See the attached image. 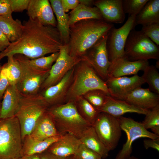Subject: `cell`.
I'll use <instances>...</instances> for the list:
<instances>
[{
    "mask_svg": "<svg viewBox=\"0 0 159 159\" xmlns=\"http://www.w3.org/2000/svg\"><path fill=\"white\" fill-rule=\"evenodd\" d=\"M22 24L21 37L0 52V61L5 57L18 54L34 59L59 52L60 47L64 45L56 27L44 25L29 18Z\"/></svg>",
    "mask_w": 159,
    "mask_h": 159,
    "instance_id": "1",
    "label": "cell"
},
{
    "mask_svg": "<svg viewBox=\"0 0 159 159\" xmlns=\"http://www.w3.org/2000/svg\"><path fill=\"white\" fill-rule=\"evenodd\" d=\"M113 26V24L104 19H95L81 20L70 26L69 38L66 44L69 54L74 58L81 59Z\"/></svg>",
    "mask_w": 159,
    "mask_h": 159,
    "instance_id": "2",
    "label": "cell"
},
{
    "mask_svg": "<svg viewBox=\"0 0 159 159\" xmlns=\"http://www.w3.org/2000/svg\"><path fill=\"white\" fill-rule=\"evenodd\" d=\"M47 112L53 118L59 133H69L80 139L84 132L92 126L79 113L74 100L49 107Z\"/></svg>",
    "mask_w": 159,
    "mask_h": 159,
    "instance_id": "3",
    "label": "cell"
},
{
    "mask_svg": "<svg viewBox=\"0 0 159 159\" xmlns=\"http://www.w3.org/2000/svg\"><path fill=\"white\" fill-rule=\"evenodd\" d=\"M97 89L102 90L109 94L105 82L99 76L89 64L81 61L74 67L65 102L74 100L77 97L83 96L87 92Z\"/></svg>",
    "mask_w": 159,
    "mask_h": 159,
    "instance_id": "4",
    "label": "cell"
},
{
    "mask_svg": "<svg viewBox=\"0 0 159 159\" xmlns=\"http://www.w3.org/2000/svg\"><path fill=\"white\" fill-rule=\"evenodd\" d=\"M21 95L15 116L19 121L23 140L26 136L30 134L38 120L49 106L40 92L29 96Z\"/></svg>",
    "mask_w": 159,
    "mask_h": 159,
    "instance_id": "5",
    "label": "cell"
},
{
    "mask_svg": "<svg viewBox=\"0 0 159 159\" xmlns=\"http://www.w3.org/2000/svg\"><path fill=\"white\" fill-rule=\"evenodd\" d=\"M22 140L16 117L0 119V159H18L21 157Z\"/></svg>",
    "mask_w": 159,
    "mask_h": 159,
    "instance_id": "6",
    "label": "cell"
},
{
    "mask_svg": "<svg viewBox=\"0 0 159 159\" xmlns=\"http://www.w3.org/2000/svg\"><path fill=\"white\" fill-rule=\"evenodd\" d=\"M125 58L129 61L159 60V47L141 32L132 29L125 46Z\"/></svg>",
    "mask_w": 159,
    "mask_h": 159,
    "instance_id": "7",
    "label": "cell"
},
{
    "mask_svg": "<svg viewBox=\"0 0 159 159\" xmlns=\"http://www.w3.org/2000/svg\"><path fill=\"white\" fill-rule=\"evenodd\" d=\"M14 56L19 62L22 70L21 78L15 85L19 94L27 96L40 93L50 70L42 71L32 67L29 63V59L24 55L18 54Z\"/></svg>",
    "mask_w": 159,
    "mask_h": 159,
    "instance_id": "8",
    "label": "cell"
},
{
    "mask_svg": "<svg viewBox=\"0 0 159 159\" xmlns=\"http://www.w3.org/2000/svg\"><path fill=\"white\" fill-rule=\"evenodd\" d=\"M92 126L100 140L110 151L116 148L122 135L118 118L100 112Z\"/></svg>",
    "mask_w": 159,
    "mask_h": 159,
    "instance_id": "9",
    "label": "cell"
},
{
    "mask_svg": "<svg viewBox=\"0 0 159 159\" xmlns=\"http://www.w3.org/2000/svg\"><path fill=\"white\" fill-rule=\"evenodd\" d=\"M118 118L121 130L126 133L127 140L115 159H127L129 158L132 151V143L136 140L141 138L154 139L159 137L146 129L142 122L122 116Z\"/></svg>",
    "mask_w": 159,
    "mask_h": 159,
    "instance_id": "10",
    "label": "cell"
},
{
    "mask_svg": "<svg viewBox=\"0 0 159 159\" xmlns=\"http://www.w3.org/2000/svg\"><path fill=\"white\" fill-rule=\"evenodd\" d=\"M108 34L100 38L81 58V61L89 64L105 82L108 78V70L111 63L107 48Z\"/></svg>",
    "mask_w": 159,
    "mask_h": 159,
    "instance_id": "11",
    "label": "cell"
},
{
    "mask_svg": "<svg viewBox=\"0 0 159 159\" xmlns=\"http://www.w3.org/2000/svg\"><path fill=\"white\" fill-rule=\"evenodd\" d=\"M136 16H128L125 23L121 27L114 26L109 31L107 41L109 59L110 62L119 58H125V46L131 30L135 27Z\"/></svg>",
    "mask_w": 159,
    "mask_h": 159,
    "instance_id": "12",
    "label": "cell"
},
{
    "mask_svg": "<svg viewBox=\"0 0 159 159\" xmlns=\"http://www.w3.org/2000/svg\"><path fill=\"white\" fill-rule=\"evenodd\" d=\"M59 53L48 76L42 85L41 92L57 83L69 71L81 61V59L74 58L69 54L66 45L60 47Z\"/></svg>",
    "mask_w": 159,
    "mask_h": 159,
    "instance_id": "13",
    "label": "cell"
},
{
    "mask_svg": "<svg viewBox=\"0 0 159 159\" xmlns=\"http://www.w3.org/2000/svg\"><path fill=\"white\" fill-rule=\"evenodd\" d=\"M105 82L109 94L115 98L127 94L145 83L142 77L137 74L130 77H108Z\"/></svg>",
    "mask_w": 159,
    "mask_h": 159,
    "instance_id": "14",
    "label": "cell"
},
{
    "mask_svg": "<svg viewBox=\"0 0 159 159\" xmlns=\"http://www.w3.org/2000/svg\"><path fill=\"white\" fill-rule=\"evenodd\" d=\"M74 67L69 71L57 83L40 92L49 107L65 102L72 80Z\"/></svg>",
    "mask_w": 159,
    "mask_h": 159,
    "instance_id": "15",
    "label": "cell"
},
{
    "mask_svg": "<svg viewBox=\"0 0 159 159\" xmlns=\"http://www.w3.org/2000/svg\"><path fill=\"white\" fill-rule=\"evenodd\" d=\"M116 99L125 101L140 108L148 110L159 105V95L148 88L141 87Z\"/></svg>",
    "mask_w": 159,
    "mask_h": 159,
    "instance_id": "16",
    "label": "cell"
},
{
    "mask_svg": "<svg viewBox=\"0 0 159 159\" xmlns=\"http://www.w3.org/2000/svg\"><path fill=\"white\" fill-rule=\"evenodd\" d=\"M27 10L29 19L37 20L44 25L57 26V20L49 1L30 0Z\"/></svg>",
    "mask_w": 159,
    "mask_h": 159,
    "instance_id": "17",
    "label": "cell"
},
{
    "mask_svg": "<svg viewBox=\"0 0 159 159\" xmlns=\"http://www.w3.org/2000/svg\"><path fill=\"white\" fill-rule=\"evenodd\" d=\"M108 70V77H117L137 74L149 65L148 61H129L125 58L116 59L112 62Z\"/></svg>",
    "mask_w": 159,
    "mask_h": 159,
    "instance_id": "18",
    "label": "cell"
},
{
    "mask_svg": "<svg viewBox=\"0 0 159 159\" xmlns=\"http://www.w3.org/2000/svg\"><path fill=\"white\" fill-rule=\"evenodd\" d=\"M93 4L99 10L103 19L112 24H122L125 18L122 0H98Z\"/></svg>",
    "mask_w": 159,
    "mask_h": 159,
    "instance_id": "19",
    "label": "cell"
},
{
    "mask_svg": "<svg viewBox=\"0 0 159 159\" xmlns=\"http://www.w3.org/2000/svg\"><path fill=\"white\" fill-rule=\"evenodd\" d=\"M148 110L143 109L127 101L118 99L108 95L104 105L99 110L118 118L127 113H136L145 115Z\"/></svg>",
    "mask_w": 159,
    "mask_h": 159,
    "instance_id": "20",
    "label": "cell"
},
{
    "mask_svg": "<svg viewBox=\"0 0 159 159\" xmlns=\"http://www.w3.org/2000/svg\"><path fill=\"white\" fill-rule=\"evenodd\" d=\"M81 143L79 139L71 134L67 133L52 144L46 151L58 156L67 158L75 155Z\"/></svg>",
    "mask_w": 159,
    "mask_h": 159,
    "instance_id": "21",
    "label": "cell"
},
{
    "mask_svg": "<svg viewBox=\"0 0 159 159\" xmlns=\"http://www.w3.org/2000/svg\"><path fill=\"white\" fill-rule=\"evenodd\" d=\"M29 135L35 140H42L61 135L57 131L52 117L46 111L38 120Z\"/></svg>",
    "mask_w": 159,
    "mask_h": 159,
    "instance_id": "22",
    "label": "cell"
},
{
    "mask_svg": "<svg viewBox=\"0 0 159 159\" xmlns=\"http://www.w3.org/2000/svg\"><path fill=\"white\" fill-rule=\"evenodd\" d=\"M21 97L16 86L10 85L5 91L2 98L0 119H6L15 116Z\"/></svg>",
    "mask_w": 159,
    "mask_h": 159,
    "instance_id": "23",
    "label": "cell"
},
{
    "mask_svg": "<svg viewBox=\"0 0 159 159\" xmlns=\"http://www.w3.org/2000/svg\"><path fill=\"white\" fill-rule=\"evenodd\" d=\"M62 136L38 140L33 139L29 135H27L22 140L21 156L40 154L46 151L52 144L59 140Z\"/></svg>",
    "mask_w": 159,
    "mask_h": 159,
    "instance_id": "24",
    "label": "cell"
},
{
    "mask_svg": "<svg viewBox=\"0 0 159 159\" xmlns=\"http://www.w3.org/2000/svg\"><path fill=\"white\" fill-rule=\"evenodd\" d=\"M49 1L56 17V27L64 44L66 45L68 42L69 36V14L64 11L61 0H50Z\"/></svg>",
    "mask_w": 159,
    "mask_h": 159,
    "instance_id": "25",
    "label": "cell"
},
{
    "mask_svg": "<svg viewBox=\"0 0 159 159\" xmlns=\"http://www.w3.org/2000/svg\"><path fill=\"white\" fill-rule=\"evenodd\" d=\"M159 23V0H149L135 17V25L143 26Z\"/></svg>",
    "mask_w": 159,
    "mask_h": 159,
    "instance_id": "26",
    "label": "cell"
},
{
    "mask_svg": "<svg viewBox=\"0 0 159 159\" xmlns=\"http://www.w3.org/2000/svg\"><path fill=\"white\" fill-rule=\"evenodd\" d=\"M80 139L82 143L99 154L102 159L108 156L110 151L101 142L92 126L84 132Z\"/></svg>",
    "mask_w": 159,
    "mask_h": 159,
    "instance_id": "27",
    "label": "cell"
},
{
    "mask_svg": "<svg viewBox=\"0 0 159 159\" xmlns=\"http://www.w3.org/2000/svg\"><path fill=\"white\" fill-rule=\"evenodd\" d=\"M23 24L18 19L0 16V30L11 42L18 40L23 30Z\"/></svg>",
    "mask_w": 159,
    "mask_h": 159,
    "instance_id": "28",
    "label": "cell"
},
{
    "mask_svg": "<svg viewBox=\"0 0 159 159\" xmlns=\"http://www.w3.org/2000/svg\"><path fill=\"white\" fill-rule=\"evenodd\" d=\"M68 14L69 26L84 19H103L99 10L97 7L87 6L81 4H79Z\"/></svg>",
    "mask_w": 159,
    "mask_h": 159,
    "instance_id": "29",
    "label": "cell"
},
{
    "mask_svg": "<svg viewBox=\"0 0 159 159\" xmlns=\"http://www.w3.org/2000/svg\"><path fill=\"white\" fill-rule=\"evenodd\" d=\"M77 110L81 117L92 126L100 112L82 96L74 100Z\"/></svg>",
    "mask_w": 159,
    "mask_h": 159,
    "instance_id": "30",
    "label": "cell"
},
{
    "mask_svg": "<svg viewBox=\"0 0 159 159\" xmlns=\"http://www.w3.org/2000/svg\"><path fill=\"white\" fill-rule=\"evenodd\" d=\"M7 62L3 66L10 85H16L20 80L22 74L21 65L14 56L7 57Z\"/></svg>",
    "mask_w": 159,
    "mask_h": 159,
    "instance_id": "31",
    "label": "cell"
},
{
    "mask_svg": "<svg viewBox=\"0 0 159 159\" xmlns=\"http://www.w3.org/2000/svg\"><path fill=\"white\" fill-rule=\"evenodd\" d=\"M142 77L152 92L159 95V73L155 66L149 65L143 71Z\"/></svg>",
    "mask_w": 159,
    "mask_h": 159,
    "instance_id": "32",
    "label": "cell"
},
{
    "mask_svg": "<svg viewBox=\"0 0 159 159\" xmlns=\"http://www.w3.org/2000/svg\"><path fill=\"white\" fill-rule=\"evenodd\" d=\"M142 123L144 127L150 129L153 133L159 136V105L149 110Z\"/></svg>",
    "mask_w": 159,
    "mask_h": 159,
    "instance_id": "33",
    "label": "cell"
},
{
    "mask_svg": "<svg viewBox=\"0 0 159 159\" xmlns=\"http://www.w3.org/2000/svg\"><path fill=\"white\" fill-rule=\"evenodd\" d=\"M59 54V52H57L48 56H43L33 59H29V63L31 66L37 69L44 71L50 70Z\"/></svg>",
    "mask_w": 159,
    "mask_h": 159,
    "instance_id": "34",
    "label": "cell"
},
{
    "mask_svg": "<svg viewBox=\"0 0 159 159\" xmlns=\"http://www.w3.org/2000/svg\"><path fill=\"white\" fill-rule=\"evenodd\" d=\"M109 95L108 93L102 90L97 89L90 91L82 96L99 110L104 105Z\"/></svg>",
    "mask_w": 159,
    "mask_h": 159,
    "instance_id": "35",
    "label": "cell"
},
{
    "mask_svg": "<svg viewBox=\"0 0 159 159\" xmlns=\"http://www.w3.org/2000/svg\"><path fill=\"white\" fill-rule=\"evenodd\" d=\"M149 0H122V7L125 14L136 16Z\"/></svg>",
    "mask_w": 159,
    "mask_h": 159,
    "instance_id": "36",
    "label": "cell"
},
{
    "mask_svg": "<svg viewBox=\"0 0 159 159\" xmlns=\"http://www.w3.org/2000/svg\"><path fill=\"white\" fill-rule=\"evenodd\" d=\"M141 32L157 45H159V23L143 26Z\"/></svg>",
    "mask_w": 159,
    "mask_h": 159,
    "instance_id": "37",
    "label": "cell"
},
{
    "mask_svg": "<svg viewBox=\"0 0 159 159\" xmlns=\"http://www.w3.org/2000/svg\"><path fill=\"white\" fill-rule=\"evenodd\" d=\"M75 155L79 159H102L99 154L82 143Z\"/></svg>",
    "mask_w": 159,
    "mask_h": 159,
    "instance_id": "38",
    "label": "cell"
},
{
    "mask_svg": "<svg viewBox=\"0 0 159 159\" xmlns=\"http://www.w3.org/2000/svg\"><path fill=\"white\" fill-rule=\"evenodd\" d=\"M12 11L20 12L27 10L30 0H9Z\"/></svg>",
    "mask_w": 159,
    "mask_h": 159,
    "instance_id": "39",
    "label": "cell"
},
{
    "mask_svg": "<svg viewBox=\"0 0 159 159\" xmlns=\"http://www.w3.org/2000/svg\"><path fill=\"white\" fill-rule=\"evenodd\" d=\"M10 85L5 68L2 65L0 72V101L2 100L5 91Z\"/></svg>",
    "mask_w": 159,
    "mask_h": 159,
    "instance_id": "40",
    "label": "cell"
},
{
    "mask_svg": "<svg viewBox=\"0 0 159 159\" xmlns=\"http://www.w3.org/2000/svg\"><path fill=\"white\" fill-rule=\"evenodd\" d=\"M12 12L9 0H0V16L11 17Z\"/></svg>",
    "mask_w": 159,
    "mask_h": 159,
    "instance_id": "41",
    "label": "cell"
},
{
    "mask_svg": "<svg viewBox=\"0 0 159 159\" xmlns=\"http://www.w3.org/2000/svg\"><path fill=\"white\" fill-rule=\"evenodd\" d=\"M61 4L64 11L67 12L73 10L79 4L78 0H61Z\"/></svg>",
    "mask_w": 159,
    "mask_h": 159,
    "instance_id": "42",
    "label": "cell"
},
{
    "mask_svg": "<svg viewBox=\"0 0 159 159\" xmlns=\"http://www.w3.org/2000/svg\"><path fill=\"white\" fill-rule=\"evenodd\" d=\"M143 143L144 146L146 149L150 148L159 151V137L154 139H145Z\"/></svg>",
    "mask_w": 159,
    "mask_h": 159,
    "instance_id": "43",
    "label": "cell"
},
{
    "mask_svg": "<svg viewBox=\"0 0 159 159\" xmlns=\"http://www.w3.org/2000/svg\"><path fill=\"white\" fill-rule=\"evenodd\" d=\"M11 42L0 30V52L6 49Z\"/></svg>",
    "mask_w": 159,
    "mask_h": 159,
    "instance_id": "44",
    "label": "cell"
},
{
    "mask_svg": "<svg viewBox=\"0 0 159 159\" xmlns=\"http://www.w3.org/2000/svg\"><path fill=\"white\" fill-rule=\"evenodd\" d=\"M41 159H67V158L59 157L45 151L39 154Z\"/></svg>",
    "mask_w": 159,
    "mask_h": 159,
    "instance_id": "45",
    "label": "cell"
},
{
    "mask_svg": "<svg viewBox=\"0 0 159 159\" xmlns=\"http://www.w3.org/2000/svg\"><path fill=\"white\" fill-rule=\"evenodd\" d=\"M18 159H41L39 154L21 156Z\"/></svg>",
    "mask_w": 159,
    "mask_h": 159,
    "instance_id": "46",
    "label": "cell"
},
{
    "mask_svg": "<svg viewBox=\"0 0 159 159\" xmlns=\"http://www.w3.org/2000/svg\"><path fill=\"white\" fill-rule=\"evenodd\" d=\"M79 4L87 6H91L93 4L94 1L92 0H78Z\"/></svg>",
    "mask_w": 159,
    "mask_h": 159,
    "instance_id": "47",
    "label": "cell"
},
{
    "mask_svg": "<svg viewBox=\"0 0 159 159\" xmlns=\"http://www.w3.org/2000/svg\"><path fill=\"white\" fill-rule=\"evenodd\" d=\"M67 159H79L76 155H73L67 157Z\"/></svg>",
    "mask_w": 159,
    "mask_h": 159,
    "instance_id": "48",
    "label": "cell"
},
{
    "mask_svg": "<svg viewBox=\"0 0 159 159\" xmlns=\"http://www.w3.org/2000/svg\"><path fill=\"white\" fill-rule=\"evenodd\" d=\"M159 60H157L156 62V64H155V67H156V68L157 69L159 68Z\"/></svg>",
    "mask_w": 159,
    "mask_h": 159,
    "instance_id": "49",
    "label": "cell"
},
{
    "mask_svg": "<svg viewBox=\"0 0 159 159\" xmlns=\"http://www.w3.org/2000/svg\"><path fill=\"white\" fill-rule=\"evenodd\" d=\"M127 159H140L139 158L135 156H130L129 158Z\"/></svg>",
    "mask_w": 159,
    "mask_h": 159,
    "instance_id": "50",
    "label": "cell"
},
{
    "mask_svg": "<svg viewBox=\"0 0 159 159\" xmlns=\"http://www.w3.org/2000/svg\"><path fill=\"white\" fill-rule=\"evenodd\" d=\"M1 101H0V112H1Z\"/></svg>",
    "mask_w": 159,
    "mask_h": 159,
    "instance_id": "51",
    "label": "cell"
},
{
    "mask_svg": "<svg viewBox=\"0 0 159 159\" xmlns=\"http://www.w3.org/2000/svg\"><path fill=\"white\" fill-rule=\"evenodd\" d=\"M2 68V66H1V65H0V72L1 69Z\"/></svg>",
    "mask_w": 159,
    "mask_h": 159,
    "instance_id": "52",
    "label": "cell"
},
{
    "mask_svg": "<svg viewBox=\"0 0 159 159\" xmlns=\"http://www.w3.org/2000/svg\"><path fill=\"white\" fill-rule=\"evenodd\" d=\"M17 159L14 158V159Z\"/></svg>",
    "mask_w": 159,
    "mask_h": 159,
    "instance_id": "53",
    "label": "cell"
}]
</instances>
